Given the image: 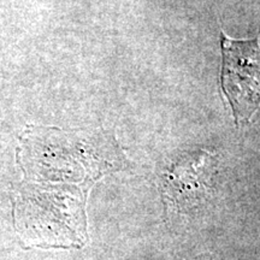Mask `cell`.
<instances>
[{
    "label": "cell",
    "instance_id": "6da1fadb",
    "mask_svg": "<svg viewBox=\"0 0 260 260\" xmlns=\"http://www.w3.org/2000/svg\"><path fill=\"white\" fill-rule=\"evenodd\" d=\"M222 87L235 122L249 121L260 105V48L258 38L234 40L222 32Z\"/></svg>",
    "mask_w": 260,
    "mask_h": 260
},
{
    "label": "cell",
    "instance_id": "7a4b0ae2",
    "mask_svg": "<svg viewBox=\"0 0 260 260\" xmlns=\"http://www.w3.org/2000/svg\"><path fill=\"white\" fill-rule=\"evenodd\" d=\"M217 160L213 153L194 151L180 155L165 169L162 195L177 212H188L204 204L213 188Z\"/></svg>",
    "mask_w": 260,
    "mask_h": 260
}]
</instances>
